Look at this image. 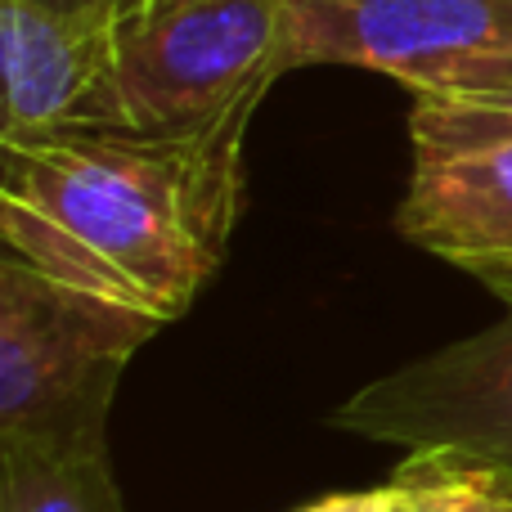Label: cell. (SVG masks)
<instances>
[{
    "label": "cell",
    "instance_id": "1",
    "mask_svg": "<svg viewBox=\"0 0 512 512\" xmlns=\"http://www.w3.org/2000/svg\"><path fill=\"white\" fill-rule=\"evenodd\" d=\"M243 140L248 126L194 140L126 126L0 140L5 256L171 324L225 261L243 207Z\"/></svg>",
    "mask_w": 512,
    "mask_h": 512
},
{
    "label": "cell",
    "instance_id": "2",
    "mask_svg": "<svg viewBox=\"0 0 512 512\" xmlns=\"http://www.w3.org/2000/svg\"><path fill=\"white\" fill-rule=\"evenodd\" d=\"M283 72L292 68L279 0H140L117 18L113 68L81 126L158 140L252 126Z\"/></svg>",
    "mask_w": 512,
    "mask_h": 512
},
{
    "label": "cell",
    "instance_id": "3",
    "mask_svg": "<svg viewBox=\"0 0 512 512\" xmlns=\"http://www.w3.org/2000/svg\"><path fill=\"white\" fill-rule=\"evenodd\" d=\"M158 319L5 256L0 265V445H108V409Z\"/></svg>",
    "mask_w": 512,
    "mask_h": 512
},
{
    "label": "cell",
    "instance_id": "4",
    "mask_svg": "<svg viewBox=\"0 0 512 512\" xmlns=\"http://www.w3.org/2000/svg\"><path fill=\"white\" fill-rule=\"evenodd\" d=\"M288 68H364L414 95L512 54V0H279Z\"/></svg>",
    "mask_w": 512,
    "mask_h": 512
},
{
    "label": "cell",
    "instance_id": "5",
    "mask_svg": "<svg viewBox=\"0 0 512 512\" xmlns=\"http://www.w3.org/2000/svg\"><path fill=\"white\" fill-rule=\"evenodd\" d=\"M328 423L364 441L468 450L512 468V315L364 382Z\"/></svg>",
    "mask_w": 512,
    "mask_h": 512
},
{
    "label": "cell",
    "instance_id": "6",
    "mask_svg": "<svg viewBox=\"0 0 512 512\" xmlns=\"http://www.w3.org/2000/svg\"><path fill=\"white\" fill-rule=\"evenodd\" d=\"M396 230L486 283L512 315V140L414 153Z\"/></svg>",
    "mask_w": 512,
    "mask_h": 512
},
{
    "label": "cell",
    "instance_id": "7",
    "mask_svg": "<svg viewBox=\"0 0 512 512\" xmlns=\"http://www.w3.org/2000/svg\"><path fill=\"white\" fill-rule=\"evenodd\" d=\"M117 23L72 18L36 0H0L5 126L0 140H36L81 126L113 68Z\"/></svg>",
    "mask_w": 512,
    "mask_h": 512
},
{
    "label": "cell",
    "instance_id": "8",
    "mask_svg": "<svg viewBox=\"0 0 512 512\" xmlns=\"http://www.w3.org/2000/svg\"><path fill=\"white\" fill-rule=\"evenodd\" d=\"M414 153H454L512 140V54L468 63L450 81L414 95Z\"/></svg>",
    "mask_w": 512,
    "mask_h": 512
},
{
    "label": "cell",
    "instance_id": "9",
    "mask_svg": "<svg viewBox=\"0 0 512 512\" xmlns=\"http://www.w3.org/2000/svg\"><path fill=\"white\" fill-rule=\"evenodd\" d=\"M0 512H126L113 481L108 445H0Z\"/></svg>",
    "mask_w": 512,
    "mask_h": 512
},
{
    "label": "cell",
    "instance_id": "10",
    "mask_svg": "<svg viewBox=\"0 0 512 512\" xmlns=\"http://www.w3.org/2000/svg\"><path fill=\"white\" fill-rule=\"evenodd\" d=\"M382 512H512V468L468 450H405Z\"/></svg>",
    "mask_w": 512,
    "mask_h": 512
},
{
    "label": "cell",
    "instance_id": "11",
    "mask_svg": "<svg viewBox=\"0 0 512 512\" xmlns=\"http://www.w3.org/2000/svg\"><path fill=\"white\" fill-rule=\"evenodd\" d=\"M36 5L54 9V14H72V18H104V23H117L126 18L140 0H36Z\"/></svg>",
    "mask_w": 512,
    "mask_h": 512
},
{
    "label": "cell",
    "instance_id": "12",
    "mask_svg": "<svg viewBox=\"0 0 512 512\" xmlns=\"http://www.w3.org/2000/svg\"><path fill=\"white\" fill-rule=\"evenodd\" d=\"M297 512H382V486L378 490H346V495H328Z\"/></svg>",
    "mask_w": 512,
    "mask_h": 512
}]
</instances>
